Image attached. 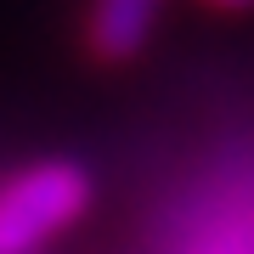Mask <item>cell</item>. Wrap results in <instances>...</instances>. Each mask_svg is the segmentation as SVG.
Listing matches in <instances>:
<instances>
[{
	"label": "cell",
	"instance_id": "1",
	"mask_svg": "<svg viewBox=\"0 0 254 254\" xmlns=\"http://www.w3.org/2000/svg\"><path fill=\"white\" fill-rule=\"evenodd\" d=\"M96 187L79 158H34L0 175V254H46L91 209Z\"/></svg>",
	"mask_w": 254,
	"mask_h": 254
},
{
	"label": "cell",
	"instance_id": "2",
	"mask_svg": "<svg viewBox=\"0 0 254 254\" xmlns=\"http://www.w3.org/2000/svg\"><path fill=\"white\" fill-rule=\"evenodd\" d=\"M158 6L164 0H85V51L96 63H130V57L147 51L153 40V23H158Z\"/></svg>",
	"mask_w": 254,
	"mask_h": 254
},
{
	"label": "cell",
	"instance_id": "3",
	"mask_svg": "<svg viewBox=\"0 0 254 254\" xmlns=\"http://www.w3.org/2000/svg\"><path fill=\"white\" fill-rule=\"evenodd\" d=\"M198 232L203 243L187 254H254V181H237L215 209V220H203Z\"/></svg>",
	"mask_w": 254,
	"mask_h": 254
},
{
	"label": "cell",
	"instance_id": "4",
	"mask_svg": "<svg viewBox=\"0 0 254 254\" xmlns=\"http://www.w3.org/2000/svg\"><path fill=\"white\" fill-rule=\"evenodd\" d=\"M209 6H220V11H243V6H254V0H209Z\"/></svg>",
	"mask_w": 254,
	"mask_h": 254
}]
</instances>
